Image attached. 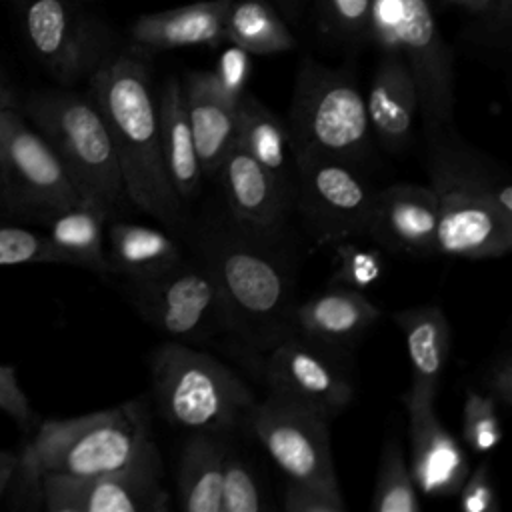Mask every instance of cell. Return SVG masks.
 Here are the masks:
<instances>
[{
	"label": "cell",
	"mask_w": 512,
	"mask_h": 512,
	"mask_svg": "<svg viewBox=\"0 0 512 512\" xmlns=\"http://www.w3.org/2000/svg\"><path fill=\"white\" fill-rule=\"evenodd\" d=\"M234 144L270 172L294 198L296 174L288 128L272 110L250 94H244L236 106Z\"/></svg>",
	"instance_id": "26"
},
{
	"label": "cell",
	"mask_w": 512,
	"mask_h": 512,
	"mask_svg": "<svg viewBox=\"0 0 512 512\" xmlns=\"http://www.w3.org/2000/svg\"><path fill=\"white\" fill-rule=\"evenodd\" d=\"M294 208L318 244L366 236L376 188L356 164L328 156L294 160Z\"/></svg>",
	"instance_id": "10"
},
{
	"label": "cell",
	"mask_w": 512,
	"mask_h": 512,
	"mask_svg": "<svg viewBox=\"0 0 512 512\" xmlns=\"http://www.w3.org/2000/svg\"><path fill=\"white\" fill-rule=\"evenodd\" d=\"M372 0H318L322 28L336 38H358L368 32Z\"/></svg>",
	"instance_id": "35"
},
{
	"label": "cell",
	"mask_w": 512,
	"mask_h": 512,
	"mask_svg": "<svg viewBox=\"0 0 512 512\" xmlns=\"http://www.w3.org/2000/svg\"><path fill=\"white\" fill-rule=\"evenodd\" d=\"M272 462L286 480L338 486V474L330 450V420L320 412L268 392L246 418Z\"/></svg>",
	"instance_id": "12"
},
{
	"label": "cell",
	"mask_w": 512,
	"mask_h": 512,
	"mask_svg": "<svg viewBox=\"0 0 512 512\" xmlns=\"http://www.w3.org/2000/svg\"><path fill=\"white\" fill-rule=\"evenodd\" d=\"M16 466H18V454L10 450H0V498L10 488Z\"/></svg>",
	"instance_id": "41"
},
{
	"label": "cell",
	"mask_w": 512,
	"mask_h": 512,
	"mask_svg": "<svg viewBox=\"0 0 512 512\" xmlns=\"http://www.w3.org/2000/svg\"><path fill=\"white\" fill-rule=\"evenodd\" d=\"M462 8H468V10H476V12H482V10H490L496 6L498 0H450Z\"/></svg>",
	"instance_id": "42"
},
{
	"label": "cell",
	"mask_w": 512,
	"mask_h": 512,
	"mask_svg": "<svg viewBox=\"0 0 512 512\" xmlns=\"http://www.w3.org/2000/svg\"><path fill=\"white\" fill-rule=\"evenodd\" d=\"M224 40L248 54H278L296 46L270 0H232L224 18Z\"/></svg>",
	"instance_id": "29"
},
{
	"label": "cell",
	"mask_w": 512,
	"mask_h": 512,
	"mask_svg": "<svg viewBox=\"0 0 512 512\" xmlns=\"http://www.w3.org/2000/svg\"><path fill=\"white\" fill-rule=\"evenodd\" d=\"M380 308L362 292L338 284L296 302V332L334 350L352 346L380 318Z\"/></svg>",
	"instance_id": "20"
},
{
	"label": "cell",
	"mask_w": 512,
	"mask_h": 512,
	"mask_svg": "<svg viewBox=\"0 0 512 512\" xmlns=\"http://www.w3.org/2000/svg\"><path fill=\"white\" fill-rule=\"evenodd\" d=\"M90 98L116 148L126 200L170 228L186 222L162 152L158 106L148 64L132 54L108 56L90 76Z\"/></svg>",
	"instance_id": "2"
},
{
	"label": "cell",
	"mask_w": 512,
	"mask_h": 512,
	"mask_svg": "<svg viewBox=\"0 0 512 512\" xmlns=\"http://www.w3.org/2000/svg\"><path fill=\"white\" fill-rule=\"evenodd\" d=\"M20 112L52 146L82 198L104 204L110 214L128 202L114 142L90 96L32 92Z\"/></svg>",
	"instance_id": "5"
},
{
	"label": "cell",
	"mask_w": 512,
	"mask_h": 512,
	"mask_svg": "<svg viewBox=\"0 0 512 512\" xmlns=\"http://www.w3.org/2000/svg\"><path fill=\"white\" fill-rule=\"evenodd\" d=\"M280 234L248 228L234 218L204 228L196 256L214 274L226 330L256 350L296 334L294 270L274 246Z\"/></svg>",
	"instance_id": "1"
},
{
	"label": "cell",
	"mask_w": 512,
	"mask_h": 512,
	"mask_svg": "<svg viewBox=\"0 0 512 512\" xmlns=\"http://www.w3.org/2000/svg\"><path fill=\"white\" fill-rule=\"evenodd\" d=\"M42 508L48 512H164L170 494L164 488V464L152 440L122 468L66 476L42 474Z\"/></svg>",
	"instance_id": "11"
},
{
	"label": "cell",
	"mask_w": 512,
	"mask_h": 512,
	"mask_svg": "<svg viewBox=\"0 0 512 512\" xmlns=\"http://www.w3.org/2000/svg\"><path fill=\"white\" fill-rule=\"evenodd\" d=\"M264 494L250 464L230 446L222 476V512H262Z\"/></svg>",
	"instance_id": "33"
},
{
	"label": "cell",
	"mask_w": 512,
	"mask_h": 512,
	"mask_svg": "<svg viewBox=\"0 0 512 512\" xmlns=\"http://www.w3.org/2000/svg\"><path fill=\"white\" fill-rule=\"evenodd\" d=\"M456 496H458V506L464 512L498 510V492H496L488 462H482L472 472H468Z\"/></svg>",
	"instance_id": "38"
},
{
	"label": "cell",
	"mask_w": 512,
	"mask_h": 512,
	"mask_svg": "<svg viewBox=\"0 0 512 512\" xmlns=\"http://www.w3.org/2000/svg\"><path fill=\"white\" fill-rule=\"evenodd\" d=\"M60 262L46 234L24 226H0V266Z\"/></svg>",
	"instance_id": "34"
},
{
	"label": "cell",
	"mask_w": 512,
	"mask_h": 512,
	"mask_svg": "<svg viewBox=\"0 0 512 512\" xmlns=\"http://www.w3.org/2000/svg\"><path fill=\"white\" fill-rule=\"evenodd\" d=\"M420 492L412 480L408 460L400 442L388 440L382 446L376 484L372 492L374 512H418Z\"/></svg>",
	"instance_id": "30"
},
{
	"label": "cell",
	"mask_w": 512,
	"mask_h": 512,
	"mask_svg": "<svg viewBox=\"0 0 512 512\" xmlns=\"http://www.w3.org/2000/svg\"><path fill=\"white\" fill-rule=\"evenodd\" d=\"M152 440L148 404L126 400L82 416L44 420L22 452L40 474L92 476L126 466Z\"/></svg>",
	"instance_id": "6"
},
{
	"label": "cell",
	"mask_w": 512,
	"mask_h": 512,
	"mask_svg": "<svg viewBox=\"0 0 512 512\" xmlns=\"http://www.w3.org/2000/svg\"><path fill=\"white\" fill-rule=\"evenodd\" d=\"M0 410H4L22 426L30 424L34 418L30 400L20 388L16 368L10 364H0Z\"/></svg>",
	"instance_id": "39"
},
{
	"label": "cell",
	"mask_w": 512,
	"mask_h": 512,
	"mask_svg": "<svg viewBox=\"0 0 512 512\" xmlns=\"http://www.w3.org/2000/svg\"><path fill=\"white\" fill-rule=\"evenodd\" d=\"M394 320L404 334L412 370L410 390L404 394V406L432 408L450 358V322L438 304L400 310L394 314Z\"/></svg>",
	"instance_id": "19"
},
{
	"label": "cell",
	"mask_w": 512,
	"mask_h": 512,
	"mask_svg": "<svg viewBox=\"0 0 512 512\" xmlns=\"http://www.w3.org/2000/svg\"><path fill=\"white\" fill-rule=\"evenodd\" d=\"M214 178L220 180L230 218L266 234L284 230L294 198L238 144H232Z\"/></svg>",
	"instance_id": "17"
},
{
	"label": "cell",
	"mask_w": 512,
	"mask_h": 512,
	"mask_svg": "<svg viewBox=\"0 0 512 512\" xmlns=\"http://www.w3.org/2000/svg\"><path fill=\"white\" fill-rule=\"evenodd\" d=\"M356 238H346L332 244L336 254V268L330 278V284L366 290L374 286L386 270L384 252L378 248H364Z\"/></svg>",
	"instance_id": "31"
},
{
	"label": "cell",
	"mask_w": 512,
	"mask_h": 512,
	"mask_svg": "<svg viewBox=\"0 0 512 512\" xmlns=\"http://www.w3.org/2000/svg\"><path fill=\"white\" fill-rule=\"evenodd\" d=\"M182 98L202 176L214 178L236 136V106L220 94L210 72H188Z\"/></svg>",
	"instance_id": "22"
},
{
	"label": "cell",
	"mask_w": 512,
	"mask_h": 512,
	"mask_svg": "<svg viewBox=\"0 0 512 512\" xmlns=\"http://www.w3.org/2000/svg\"><path fill=\"white\" fill-rule=\"evenodd\" d=\"M250 70H252L250 54L232 44L220 54L216 68L210 72V76L214 86L220 90V94L228 98L232 104H238L240 98L246 94L244 88H246Z\"/></svg>",
	"instance_id": "37"
},
{
	"label": "cell",
	"mask_w": 512,
	"mask_h": 512,
	"mask_svg": "<svg viewBox=\"0 0 512 512\" xmlns=\"http://www.w3.org/2000/svg\"><path fill=\"white\" fill-rule=\"evenodd\" d=\"M230 450L224 432H188L184 440L176 488L186 512H222V476Z\"/></svg>",
	"instance_id": "24"
},
{
	"label": "cell",
	"mask_w": 512,
	"mask_h": 512,
	"mask_svg": "<svg viewBox=\"0 0 512 512\" xmlns=\"http://www.w3.org/2000/svg\"><path fill=\"white\" fill-rule=\"evenodd\" d=\"M430 188L438 206V254L502 258L512 248V186L506 174L464 146L430 148Z\"/></svg>",
	"instance_id": "3"
},
{
	"label": "cell",
	"mask_w": 512,
	"mask_h": 512,
	"mask_svg": "<svg viewBox=\"0 0 512 512\" xmlns=\"http://www.w3.org/2000/svg\"><path fill=\"white\" fill-rule=\"evenodd\" d=\"M0 102H4V104H12V98H10V94L2 88V84H0Z\"/></svg>",
	"instance_id": "44"
},
{
	"label": "cell",
	"mask_w": 512,
	"mask_h": 512,
	"mask_svg": "<svg viewBox=\"0 0 512 512\" xmlns=\"http://www.w3.org/2000/svg\"><path fill=\"white\" fill-rule=\"evenodd\" d=\"M140 314L174 340L200 342L226 330L224 306L214 274L204 260H182L168 272L130 284Z\"/></svg>",
	"instance_id": "13"
},
{
	"label": "cell",
	"mask_w": 512,
	"mask_h": 512,
	"mask_svg": "<svg viewBox=\"0 0 512 512\" xmlns=\"http://www.w3.org/2000/svg\"><path fill=\"white\" fill-rule=\"evenodd\" d=\"M152 394L160 416L188 432H232L246 422L256 398L248 384L214 356L178 340L150 358Z\"/></svg>",
	"instance_id": "4"
},
{
	"label": "cell",
	"mask_w": 512,
	"mask_h": 512,
	"mask_svg": "<svg viewBox=\"0 0 512 512\" xmlns=\"http://www.w3.org/2000/svg\"><path fill=\"white\" fill-rule=\"evenodd\" d=\"M334 348L290 334L268 352V392L296 400L332 420L354 400V384Z\"/></svg>",
	"instance_id": "15"
},
{
	"label": "cell",
	"mask_w": 512,
	"mask_h": 512,
	"mask_svg": "<svg viewBox=\"0 0 512 512\" xmlns=\"http://www.w3.org/2000/svg\"><path fill=\"white\" fill-rule=\"evenodd\" d=\"M232 0H202L154 14H142L130 28L134 44L152 50L182 46H218L224 40V18Z\"/></svg>",
	"instance_id": "23"
},
{
	"label": "cell",
	"mask_w": 512,
	"mask_h": 512,
	"mask_svg": "<svg viewBox=\"0 0 512 512\" xmlns=\"http://www.w3.org/2000/svg\"><path fill=\"white\" fill-rule=\"evenodd\" d=\"M412 480L422 496H456L470 464L464 448L432 408H406Z\"/></svg>",
	"instance_id": "18"
},
{
	"label": "cell",
	"mask_w": 512,
	"mask_h": 512,
	"mask_svg": "<svg viewBox=\"0 0 512 512\" xmlns=\"http://www.w3.org/2000/svg\"><path fill=\"white\" fill-rule=\"evenodd\" d=\"M276 8H282L288 16H296L306 0H270Z\"/></svg>",
	"instance_id": "43"
},
{
	"label": "cell",
	"mask_w": 512,
	"mask_h": 512,
	"mask_svg": "<svg viewBox=\"0 0 512 512\" xmlns=\"http://www.w3.org/2000/svg\"><path fill=\"white\" fill-rule=\"evenodd\" d=\"M368 32L408 66L428 128H444L454 114V62L430 0H372Z\"/></svg>",
	"instance_id": "8"
},
{
	"label": "cell",
	"mask_w": 512,
	"mask_h": 512,
	"mask_svg": "<svg viewBox=\"0 0 512 512\" xmlns=\"http://www.w3.org/2000/svg\"><path fill=\"white\" fill-rule=\"evenodd\" d=\"M156 106L166 170L176 194L188 206L198 196L204 176L184 108L182 82L178 78L170 76L164 82Z\"/></svg>",
	"instance_id": "27"
},
{
	"label": "cell",
	"mask_w": 512,
	"mask_h": 512,
	"mask_svg": "<svg viewBox=\"0 0 512 512\" xmlns=\"http://www.w3.org/2000/svg\"><path fill=\"white\" fill-rule=\"evenodd\" d=\"M484 392H488L496 404L510 408L512 404V358L508 350L496 354L484 374Z\"/></svg>",
	"instance_id": "40"
},
{
	"label": "cell",
	"mask_w": 512,
	"mask_h": 512,
	"mask_svg": "<svg viewBox=\"0 0 512 512\" xmlns=\"http://www.w3.org/2000/svg\"><path fill=\"white\" fill-rule=\"evenodd\" d=\"M24 28L34 54L62 84L88 78L110 56L106 30L70 0H30Z\"/></svg>",
	"instance_id": "14"
},
{
	"label": "cell",
	"mask_w": 512,
	"mask_h": 512,
	"mask_svg": "<svg viewBox=\"0 0 512 512\" xmlns=\"http://www.w3.org/2000/svg\"><path fill=\"white\" fill-rule=\"evenodd\" d=\"M110 210L90 198L58 210L44 222L48 240L60 256V262L78 264L98 274H108L110 262L104 250V228L110 220Z\"/></svg>",
	"instance_id": "28"
},
{
	"label": "cell",
	"mask_w": 512,
	"mask_h": 512,
	"mask_svg": "<svg viewBox=\"0 0 512 512\" xmlns=\"http://www.w3.org/2000/svg\"><path fill=\"white\" fill-rule=\"evenodd\" d=\"M364 102L370 132L378 144L388 152L404 150L410 142L420 106L412 74L396 52H384Z\"/></svg>",
	"instance_id": "21"
},
{
	"label": "cell",
	"mask_w": 512,
	"mask_h": 512,
	"mask_svg": "<svg viewBox=\"0 0 512 512\" xmlns=\"http://www.w3.org/2000/svg\"><path fill=\"white\" fill-rule=\"evenodd\" d=\"M292 156L360 164L370 152L366 102L354 80L308 58L300 64L288 112Z\"/></svg>",
	"instance_id": "7"
},
{
	"label": "cell",
	"mask_w": 512,
	"mask_h": 512,
	"mask_svg": "<svg viewBox=\"0 0 512 512\" xmlns=\"http://www.w3.org/2000/svg\"><path fill=\"white\" fill-rule=\"evenodd\" d=\"M284 508L288 512H344L340 486H320L286 480Z\"/></svg>",
	"instance_id": "36"
},
{
	"label": "cell",
	"mask_w": 512,
	"mask_h": 512,
	"mask_svg": "<svg viewBox=\"0 0 512 512\" xmlns=\"http://www.w3.org/2000/svg\"><path fill=\"white\" fill-rule=\"evenodd\" d=\"M80 200L42 134L18 108H0V208L46 220Z\"/></svg>",
	"instance_id": "9"
},
{
	"label": "cell",
	"mask_w": 512,
	"mask_h": 512,
	"mask_svg": "<svg viewBox=\"0 0 512 512\" xmlns=\"http://www.w3.org/2000/svg\"><path fill=\"white\" fill-rule=\"evenodd\" d=\"M462 434L474 452H490L502 440V422L496 400L484 390H466L462 408Z\"/></svg>",
	"instance_id": "32"
},
{
	"label": "cell",
	"mask_w": 512,
	"mask_h": 512,
	"mask_svg": "<svg viewBox=\"0 0 512 512\" xmlns=\"http://www.w3.org/2000/svg\"><path fill=\"white\" fill-rule=\"evenodd\" d=\"M438 206L430 186L396 182L376 190L366 236L388 252L424 258L438 254Z\"/></svg>",
	"instance_id": "16"
},
{
	"label": "cell",
	"mask_w": 512,
	"mask_h": 512,
	"mask_svg": "<svg viewBox=\"0 0 512 512\" xmlns=\"http://www.w3.org/2000/svg\"><path fill=\"white\" fill-rule=\"evenodd\" d=\"M110 270L130 284L152 280L184 260L180 244L164 230L140 222H112L106 232Z\"/></svg>",
	"instance_id": "25"
}]
</instances>
